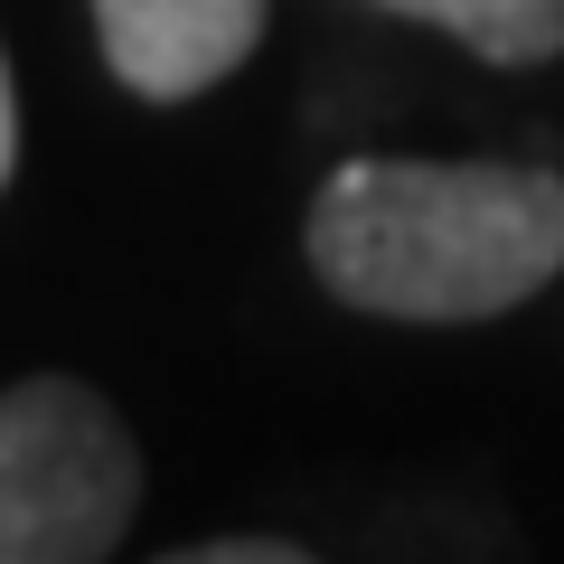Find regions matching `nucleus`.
<instances>
[{
  "label": "nucleus",
  "instance_id": "nucleus-6",
  "mask_svg": "<svg viewBox=\"0 0 564 564\" xmlns=\"http://www.w3.org/2000/svg\"><path fill=\"white\" fill-rule=\"evenodd\" d=\"M302 545H198V564H292Z\"/></svg>",
  "mask_w": 564,
  "mask_h": 564
},
{
  "label": "nucleus",
  "instance_id": "nucleus-2",
  "mask_svg": "<svg viewBox=\"0 0 564 564\" xmlns=\"http://www.w3.org/2000/svg\"><path fill=\"white\" fill-rule=\"evenodd\" d=\"M141 508V452L76 377L0 395V564H95Z\"/></svg>",
  "mask_w": 564,
  "mask_h": 564
},
{
  "label": "nucleus",
  "instance_id": "nucleus-1",
  "mask_svg": "<svg viewBox=\"0 0 564 564\" xmlns=\"http://www.w3.org/2000/svg\"><path fill=\"white\" fill-rule=\"evenodd\" d=\"M311 273L377 321H499L564 273V180L518 161H348L311 198Z\"/></svg>",
  "mask_w": 564,
  "mask_h": 564
},
{
  "label": "nucleus",
  "instance_id": "nucleus-4",
  "mask_svg": "<svg viewBox=\"0 0 564 564\" xmlns=\"http://www.w3.org/2000/svg\"><path fill=\"white\" fill-rule=\"evenodd\" d=\"M404 20H433L489 66H545L564 47V0H377Z\"/></svg>",
  "mask_w": 564,
  "mask_h": 564
},
{
  "label": "nucleus",
  "instance_id": "nucleus-3",
  "mask_svg": "<svg viewBox=\"0 0 564 564\" xmlns=\"http://www.w3.org/2000/svg\"><path fill=\"white\" fill-rule=\"evenodd\" d=\"M95 29H104V57H113V76L132 95L180 104L254 57L263 0H95Z\"/></svg>",
  "mask_w": 564,
  "mask_h": 564
},
{
  "label": "nucleus",
  "instance_id": "nucleus-5",
  "mask_svg": "<svg viewBox=\"0 0 564 564\" xmlns=\"http://www.w3.org/2000/svg\"><path fill=\"white\" fill-rule=\"evenodd\" d=\"M20 170V104H10V66H0V188Z\"/></svg>",
  "mask_w": 564,
  "mask_h": 564
}]
</instances>
